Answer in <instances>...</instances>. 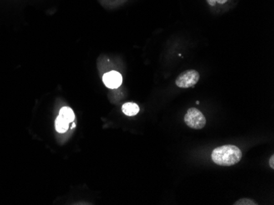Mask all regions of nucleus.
I'll use <instances>...</instances> for the list:
<instances>
[{
	"label": "nucleus",
	"mask_w": 274,
	"mask_h": 205,
	"mask_svg": "<svg viewBox=\"0 0 274 205\" xmlns=\"http://www.w3.org/2000/svg\"><path fill=\"white\" fill-rule=\"evenodd\" d=\"M270 165L271 169H274V155H273L270 159Z\"/></svg>",
	"instance_id": "nucleus-9"
},
{
	"label": "nucleus",
	"mask_w": 274,
	"mask_h": 205,
	"mask_svg": "<svg viewBox=\"0 0 274 205\" xmlns=\"http://www.w3.org/2000/svg\"><path fill=\"white\" fill-rule=\"evenodd\" d=\"M122 109H123V112L128 116H134L139 111V105L134 102L125 103Z\"/></svg>",
	"instance_id": "nucleus-5"
},
{
	"label": "nucleus",
	"mask_w": 274,
	"mask_h": 205,
	"mask_svg": "<svg viewBox=\"0 0 274 205\" xmlns=\"http://www.w3.org/2000/svg\"><path fill=\"white\" fill-rule=\"evenodd\" d=\"M207 2L209 3V5H210V6H211L212 0H207Z\"/></svg>",
	"instance_id": "nucleus-10"
},
{
	"label": "nucleus",
	"mask_w": 274,
	"mask_h": 205,
	"mask_svg": "<svg viewBox=\"0 0 274 205\" xmlns=\"http://www.w3.org/2000/svg\"><path fill=\"white\" fill-rule=\"evenodd\" d=\"M234 205H258L257 203H255V201H253L252 200H250V199H241L240 201H236V203Z\"/></svg>",
	"instance_id": "nucleus-8"
},
{
	"label": "nucleus",
	"mask_w": 274,
	"mask_h": 205,
	"mask_svg": "<svg viewBox=\"0 0 274 205\" xmlns=\"http://www.w3.org/2000/svg\"><path fill=\"white\" fill-rule=\"evenodd\" d=\"M200 79V74L195 69H188L183 72L176 79V85L178 88H192Z\"/></svg>",
	"instance_id": "nucleus-3"
},
{
	"label": "nucleus",
	"mask_w": 274,
	"mask_h": 205,
	"mask_svg": "<svg viewBox=\"0 0 274 205\" xmlns=\"http://www.w3.org/2000/svg\"><path fill=\"white\" fill-rule=\"evenodd\" d=\"M212 160L214 164L220 166H232L240 162L242 152L236 146L225 145L213 150Z\"/></svg>",
	"instance_id": "nucleus-1"
},
{
	"label": "nucleus",
	"mask_w": 274,
	"mask_h": 205,
	"mask_svg": "<svg viewBox=\"0 0 274 205\" xmlns=\"http://www.w3.org/2000/svg\"><path fill=\"white\" fill-rule=\"evenodd\" d=\"M103 82L107 88L115 89L123 84V76L119 72L112 70L103 74Z\"/></svg>",
	"instance_id": "nucleus-4"
},
{
	"label": "nucleus",
	"mask_w": 274,
	"mask_h": 205,
	"mask_svg": "<svg viewBox=\"0 0 274 205\" xmlns=\"http://www.w3.org/2000/svg\"><path fill=\"white\" fill-rule=\"evenodd\" d=\"M55 129L59 134H64L69 129V124L60 117H57L55 121Z\"/></svg>",
	"instance_id": "nucleus-7"
},
{
	"label": "nucleus",
	"mask_w": 274,
	"mask_h": 205,
	"mask_svg": "<svg viewBox=\"0 0 274 205\" xmlns=\"http://www.w3.org/2000/svg\"><path fill=\"white\" fill-rule=\"evenodd\" d=\"M58 117H60L61 119H63V120H65L66 122H68V124H70L74 121L75 114L71 108L64 106L59 111Z\"/></svg>",
	"instance_id": "nucleus-6"
},
{
	"label": "nucleus",
	"mask_w": 274,
	"mask_h": 205,
	"mask_svg": "<svg viewBox=\"0 0 274 205\" xmlns=\"http://www.w3.org/2000/svg\"><path fill=\"white\" fill-rule=\"evenodd\" d=\"M184 121L189 128L202 129L206 124L205 115L196 108H190L184 117Z\"/></svg>",
	"instance_id": "nucleus-2"
}]
</instances>
